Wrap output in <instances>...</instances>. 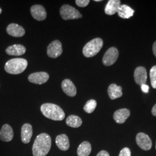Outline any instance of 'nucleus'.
<instances>
[{
  "mask_svg": "<svg viewBox=\"0 0 156 156\" xmlns=\"http://www.w3.org/2000/svg\"><path fill=\"white\" fill-rule=\"evenodd\" d=\"M51 146V137L48 134L38 135L34 140L33 146V156H46L49 152Z\"/></svg>",
  "mask_w": 156,
  "mask_h": 156,
  "instance_id": "obj_1",
  "label": "nucleus"
},
{
  "mask_svg": "<svg viewBox=\"0 0 156 156\" xmlns=\"http://www.w3.org/2000/svg\"><path fill=\"white\" fill-rule=\"evenodd\" d=\"M41 111L45 117L55 121H62L66 116L63 110L57 105L46 103L41 106Z\"/></svg>",
  "mask_w": 156,
  "mask_h": 156,
  "instance_id": "obj_2",
  "label": "nucleus"
},
{
  "mask_svg": "<svg viewBox=\"0 0 156 156\" xmlns=\"http://www.w3.org/2000/svg\"><path fill=\"white\" fill-rule=\"evenodd\" d=\"M27 66L28 62L26 59L16 58L6 62L4 68L6 73L12 75H17L23 73Z\"/></svg>",
  "mask_w": 156,
  "mask_h": 156,
  "instance_id": "obj_3",
  "label": "nucleus"
},
{
  "mask_svg": "<svg viewBox=\"0 0 156 156\" xmlns=\"http://www.w3.org/2000/svg\"><path fill=\"white\" fill-rule=\"evenodd\" d=\"M104 44L102 39L96 38L92 39L84 46L83 54L86 57H92L97 55L102 49Z\"/></svg>",
  "mask_w": 156,
  "mask_h": 156,
  "instance_id": "obj_4",
  "label": "nucleus"
},
{
  "mask_svg": "<svg viewBox=\"0 0 156 156\" xmlns=\"http://www.w3.org/2000/svg\"><path fill=\"white\" fill-rule=\"evenodd\" d=\"M60 15L64 20H73L82 18V14L76 8L69 5H63L60 8Z\"/></svg>",
  "mask_w": 156,
  "mask_h": 156,
  "instance_id": "obj_5",
  "label": "nucleus"
},
{
  "mask_svg": "<svg viewBox=\"0 0 156 156\" xmlns=\"http://www.w3.org/2000/svg\"><path fill=\"white\" fill-rule=\"evenodd\" d=\"M62 48L61 42L55 40L51 42L47 48V55L49 57L56 58L62 55Z\"/></svg>",
  "mask_w": 156,
  "mask_h": 156,
  "instance_id": "obj_6",
  "label": "nucleus"
},
{
  "mask_svg": "<svg viewBox=\"0 0 156 156\" xmlns=\"http://www.w3.org/2000/svg\"><path fill=\"white\" fill-rule=\"evenodd\" d=\"M119 51L115 47H112L106 51L103 57L102 62L105 66H111L117 61Z\"/></svg>",
  "mask_w": 156,
  "mask_h": 156,
  "instance_id": "obj_7",
  "label": "nucleus"
},
{
  "mask_svg": "<svg viewBox=\"0 0 156 156\" xmlns=\"http://www.w3.org/2000/svg\"><path fill=\"white\" fill-rule=\"evenodd\" d=\"M136 142L140 148L144 151H149L152 147V142L150 137L143 133H140L136 135Z\"/></svg>",
  "mask_w": 156,
  "mask_h": 156,
  "instance_id": "obj_8",
  "label": "nucleus"
},
{
  "mask_svg": "<svg viewBox=\"0 0 156 156\" xmlns=\"http://www.w3.org/2000/svg\"><path fill=\"white\" fill-rule=\"evenodd\" d=\"M49 79V75L45 72H38L33 73L28 76V79L30 82L37 84H42L47 82Z\"/></svg>",
  "mask_w": 156,
  "mask_h": 156,
  "instance_id": "obj_9",
  "label": "nucleus"
},
{
  "mask_svg": "<svg viewBox=\"0 0 156 156\" xmlns=\"http://www.w3.org/2000/svg\"><path fill=\"white\" fill-rule=\"evenodd\" d=\"M30 11L34 19L38 21L44 20L47 16V13L45 8L41 5H34L32 6Z\"/></svg>",
  "mask_w": 156,
  "mask_h": 156,
  "instance_id": "obj_10",
  "label": "nucleus"
},
{
  "mask_svg": "<svg viewBox=\"0 0 156 156\" xmlns=\"http://www.w3.org/2000/svg\"><path fill=\"white\" fill-rule=\"evenodd\" d=\"M134 79L139 85L146 84L147 80V72L146 68L143 67H137L134 71Z\"/></svg>",
  "mask_w": 156,
  "mask_h": 156,
  "instance_id": "obj_11",
  "label": "nucleus"
},
{
  "mask_svg": "<svg viewBox=\"0 0 156 156\" xmlns=\"http://www.w3.org/2000/svg\"><path fill=\"white\" fill-rule=\"evenodd\" d=\"M6 32L9 35L14 37H22L26 33L24 28L15 23L9 24L6 28Z\"/></svg>",
  "mask_w": 156,
  "mask_h": 156,
  "instance_id": "obj_12",
  "label": "nucleus"
},
{
  "mask_svg": "<svg viewBox=\"0 0 156 156\" xmlns=\"http://www.w3.org/2000/svg\"><path fill=\"white\" fill-rule=\"evenodd\" d=\"M62 88L63 91L69 97H75L76 95V88L73 82L68 79H64L62 83Z\"/></svg>",
  "mask_w": 156,
  "mask_h": 156,
  "instance_id": "obj_13",
  "label": "nucleus"
},
{
  "mask_svg": "<svg viewBox=\"0 0 156 156\" xmlns=\"http://www.w3.org/2000/svg\"><path fill=\"white\" fill-rule=\"evenodd\" d=\"M13 131L11 127L5 124L0 130V140L4 142H10L13 138Z\"/></svg>",
  "mask_w": 156,
  "mask_h": 156,
  "instance_id": "obj_14",
  "label": "nucleus"
},
{
  "mask_svg": "<svg viewBox=\"0 0 156 156\" xmlns=\"http://www.w3.org/2000/svg\"><path fill=\"white\" fill-rule=\"evenodd\" d=\"M33 136V127L30 124L26 123L23 125L21 130V138L25 144H28Z\"/></svg>",
  "mask_w": 156,
  "mask_h": 156,
  "instance_id": "obj_15",
  "label": "nucleus"
},
{
  "mask_svg": "<svg viewBox=\"0 0 156 156\" xmlns=\"http://www.w3.org/2000/svg\"><path fill=\"white\" fill-rule=\"evenodd\" d=\"M130 115V111L128 109H120L113 114V119L118 124H123L128 119Z\"/></svg>",
  "mask_w": 156,
  "mask_h": 156,
  "instance_id": "obj_16",
  "label": "nucleus"
},
{
  "mask_svg": "<svg viewBox=\"0 0 156 156\" xmlns=\"http://www.w3.org/2000/svg\"><path fill=\"white\" fill-rule=\"evenodd\" d=\"M26 51L25 46L20 44H15L8 47L6 49L7 55L10 56H20L23 55Z\"/></svg>",
  "mask_w": 156,
  "mask_h": 156,
  "instance_id": "obj_17",
  "label": "nucleus"
},
{
  "mask_svg": "<svg viewBox=\"0 0 156 156\" xmlns=\"http://www.w3.org/2000/svg\"><path fill=\"white\" fill-rule=\"evenodd\" d=\"M120 0H109L105 8V13L108 15H113L117 13L120 6Z\"/></svg>",
  "mask_w": 156,
  "mask_h": 156,
  "instance_id": "obj_18",
  "label": "nucleus"
},
{
  "mask_svg": "<svg viewBox=\"0 0 156 156\" xmlns=\"http://www.w3.org/2000/svg\"><path fill=\"white\" fill-rule=\"evenodd\" d=\"M56 144L57 147L62 151H67L69 148V140L66 134L58 135L56 138Z\"/></svg>",
  "mask_w": 156,
  "mask_h": 156,
  "instance_id": "obj_19",
  "label": "nucleus"
},
{
  "mask_svg": "<svg viewBox=\"0 0 156 156\" xmlns=\"http://www.w3.org/2000/svg\"><path fill=\"white\" fill-rule=\"evenodd\" d=\"M108 93L111 100L117 99L123 95L122 88L116 84H111L108 87Z\"/></svg>",
  "mask_w": 156,
  "mask_h": 156,
  "instance_id": "obj_20",
  "label": "nucleus"
},
{
  "mask_svg": "<svg viewBox=\"0 0 156 156\" xmlns=\"http://www.w3.org/2000/svg\"><path fill=\"white\" fill-rule=\"evenodd\" d=\"M134 10L127 5H122L117 12L118 15L123 19H129L134 15Z\"/></svg>",
  "mask_w": 156,
  "mask_h": 156,
  "instance_id": "obj_21",
  "label": "nucleus"
},
{
  "mask_svg": "<svg viewBox=\"0 0 156 156\" xmlns=\"http://www.w3.org/2000/svg\"><path fill=\"white\" fill-rule=\"evenodd\" d=\"M91 151V146L89 142L84 141L79 146L77 153L78 156H89Z\"/></svg>",
  "mask_w": 156,
  "mask_h": 156,
  "instance_id": "obj_22",
  "label": "nucleus"
},
{
  "mask_svg": "<svg viewBox=\"0 0 156 156\" xmlns=\"http://www.w3.org/2000/svg\"><path fill=\"white\" fill-rule=\"evenodd\" d=\"M66 124L73 128H78L82 124V120L80 117L76 115H70L66 119Z\"/></svg>",
  "mask_w": 156,
  "mask_h": 156,
  "instance_id": "obj_23",
  "label": "nucleus"
},
{
  "mask_svg": "<svg viewBox=\"0 0 156 156\" xmlns=\"http://www.w3.org/2000/svg\"><path fill=\"white\" fill-rule=\"evenodd\" d=\"M96 106L97 101L94 100H90L86 103L85 105L84 106V111L87 113H91L94 111Z\"/></svg>",
  "mask_w": 156,
  "mask_h": 156,
  "instance_id": "obj_24",
  "label": "nucleus"
},
{
  "mask_svg": "<svg viewBox=\"0 0 156 156\" xmlns=\"http://www.w3.org/2000/svg\"><path fill=\"white\" fill-rule=\"evenodd\" d=\"M151 84L153 88L156 89V66L152 67L150 71Z\"/></svg>",
  "mask_w": 156,
  "mask_h": 156,
  "instance_id": "obj_25",
  "label": "nucleus"
},
{
  "mask_svg": "<svg viewBox=\"0 0 156 156\" xmlns=\"http://www.w3.org/2000/svg\"><path fill=\"white\" fill-rule=\"evenodd\" d=\"M76 4L79 7H86L90 3L89 0H76L75 1Z\"/></svg>",
  "mask_w": 156,
  "mask_h": 156,
  "instance_id": "obj_26",
  "label": "nucleus"
},
{
  "mask_svg": "<svg viewBox=\"0 0 156 156\" xmlns=\"http://www.w3.org/2000/svg\"><path fill=\"white\" fill-rule=\"evenodd\" d=\"M119 156H131V151L128 147H124L120 151Z\"/></svg>",
  "mask_w": 156,
  "mask_h": 156,
  "instance_id": "obj_27",
  "label": "nucleus"
},
{
  "mask_svg": "<svg viewBox=\"0 0 156 156\" xmlns=\"http://www.w3.org/2000/svg\"><path fill=\"white\" fill-rule=\"evenodd\" d=\"M141 89L142 91L145 93H147L149 92V87L147 84H143L141 86Z\"/></svg>",
  "mask_w": 156,
  "mask_h": 156,
  "instance_id": "obj_28",
  "label": "nucleus"
},
{
  "mask_svg": "<svg viewBox=\"0 0 156 156\" xmlns=\"http://www.w3.org/2000/svg\"><path fill=\"white\" fill-rule=\"evenodd\" d=\"M97 156H110L109 153L105 151H100Z\"/></svg>",
  "mask_w": 156,
  "mask_h": 156,
  "instance_id": "obj_29",
  "label": "nucleus"
},
{
  "mask_svg": "<svg viewBox=\"0 0 156 156\" xmlns=\"http://www.w3.org/2000/svg\"><path fill=\"white\" fill-rule=\"evenodd\" d=\"M151 113L153 116H156V104L154 105V106L153 107L152 109H151Z\"/></svg>",
  "mask_w": 156,
  "mask_h": 156,
  "instance_id": "obj_30",
  "label": "nucleus"
},
{
  "mask_svg": "<svg viewBox=\"0 0 156 156\" xmlns=\"http://www.w3.org/2000/svg\"><path fill=\"white\" fill-rule=\"evenodd\" d=\"M153 51L154 56H156V41L153 45Z\"/></svg>",
  "mask_w": 156,
  "mask_h": 156,
  "instance_id": "obj_31",
  "label": "nucleus"
},
{
  "mask_svg": "<svg viewBox=\"0 0 156 156\" xmlns=\"http://www.w3.org/2000/svg\"><path fill=\"white\" fill-rule=\"evenodd\" d=\"M95 1H96V2H100V1H101V0H95Z\"/></svg>",
  "mask_w": 156,
  "mask_h": 156,
  "instance_id": "obj_32",
  "label": "nucleus"
},
{
  "mask_svg": "<svg viewBox=\"0 0 156 156\" xmlns=\"http://www.w3.org/2000/svg\"><path fill=\"white\" fill-rule=\"evenodd\" d=\"M2 13V9H1V8H0V14Z\"/></svg>",
  "mask_w": 156,
  "mask_h": 156,
  "instance_id": "obj_33",
  "label": "nucleus"
},
{
  "mask_svg": "<svg viewBox=\"0 0 156 156\" xmlns=\"http://www.w3.org/2000/svg\"></svg>",
  "mask_w": 156,
  "mask_h": 156,
  "instance_id": "obj_34",
  "label": "nucleus"
}]
</instances>
